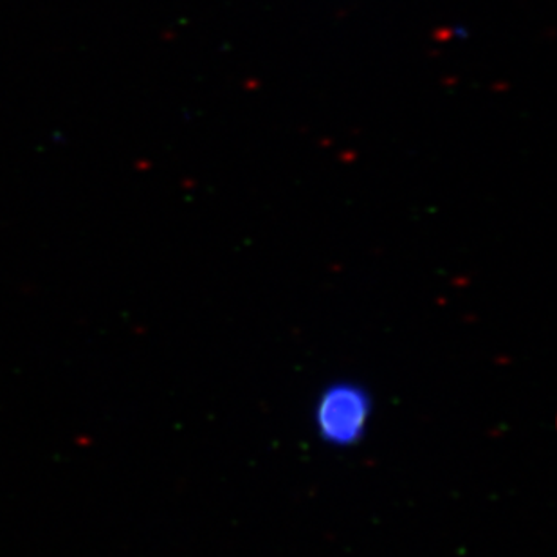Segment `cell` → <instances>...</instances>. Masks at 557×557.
I'll list each match as a JSON object with an SVG mask.
<instances>
[{
  "label": "cell",
  "mask_w": 557,
  "mask_h": 557,
  "mask_svg": "<svg viewBox=\"0 0 557 557\" xmlns=\"http://www.w3.org/2000/svg\"><path fill=\"white\" fill-rule=\"evenodd\" d=\"M370 400L354 384H336L326 389L315 410V424L329 444L347 446L358 441L367 428Z\"/></svg>",
  "instance_id": "cell-1"
}]
</instances>
